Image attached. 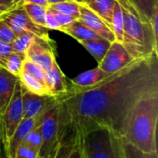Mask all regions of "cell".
<instances>
[{
    "mask_svg": "<svg viewBox=\"0 0 158 158\" xmlns=\"http://www.w3.org/2000/svg\"><path fill=\"white\" fill-rule=\"evenodd\" d=\"M48 9H50V10L52 11L53 15H54V16H55V18L56 19L57 22L59 23V25H60L61 29H62V28H65V27H67V26H69V24H71L73 21L77 20L75 18H73V17H71V16H69V15L63 14V13H61V12L56 11V10L51 9V8H48ZM61 29H60V30H61Z\"/></svg>",
    "mask_w": 158,
    "mask_h": 158,
    "instance_id": "obj_32",
    "label": "cell"
},
{
    "mask_svg": "<svg viewBox=\"0 0 158 158\" xmlns=\"http://www.w3.org/2000/svg\"><path fill=\"white\" fill-rule=\"evenodd\" d=\"M44 86L46 87L48 94L53 96H60L64 94L69 88L66 77L60 69L56 60L52 63L51 68L45 72Z\"/></svg>",
    "mask_w": 158,
    "mask_h": 158,
    "instance_id": "obj_13",
    "label": "cell"
},
{
    "mask_svg": "<svg viewBox=\"0 0 158 158\" xmlns=\"http://www.w3.org/2000/svg\"><path fill=\"white\" fill-rule=\"evenodd\" d=\"M140 14L150 20L155 9L158 6V0H130Z\"/></svg>",
    "mask_w": 158,
    "mask_h": 158,
    "instance_id": "obj_25",
    "label": "cell"
},
{
    "mask_svg": "<svg viewBox=\"0 0 158 158\" xmlns=\"http://www.w3.org/2000/svg\"><path fill=\"white\" fill-rule=\"evenodd\" d=\"M47 8H51L56 11L61 12L63 14L71 16L76 19H79L80 18V4L73 1H66L61 3L52 4L49 5Z\"/></svg>",
    "mask_w": 158,
    "mask_h": 158,
    "instance_id": "obj_24",
    "label": "cell"
},
{
    "mask_svg": "<svg viewBox=\"0 0 158 158\" xmlns=\"http://www.w3.org/2000/svg\"><path fill=\"white\" fill-rule=\"evenodd\" d=\"M6 105L4 104V102L1 100V98H0V116L3 114V112H4V110H5V108H6Z\"/></svg>",
    "mask_w": 158,
    "mask_h": 158,
    "instance_id": "obj_41",
    "label": "cell"
},
{
    "mask_svg": "<svg viewBox=\"0 0 158 158\" xmlns=\"http://www.w3.org/2000/svg\"><path fill=\"white\" fill-rule=\"evenodd\" d=\"M80 44H82V46L94 56L97 63H100L110 47L111 42L104 38H97L82 41Z\"/></svg>",
    "mask_w": 158,
    "mask_h": 158,
    "instance_id": "obj_18",
    "label": "cell"
},
{
    "mask_svg": "<svg viewBox=\"0 0 158 158\" xmlns=\"http://www.w3.org/2000/svg\"><path fill=\"white\" fill-rule=\"evenodd\" d=\"M133 60L132 56L126 50L122 43L114 41L111 43L104 58L98 63V67L107 74L115 73Z\"/></svg>",
    "mask_w": 158,
    "mask_h": 158,
    "instance_id": "obj_9",
    "label": "cell"
},
{
    "mask_svg": "<svg viewBox=\"0 0 158 158\" xmlns=\"http://www.w3.org/2000/svg\"><path fill=\"white\" fill-rule=\"evenodd\" d=\"M14 7H9V6H0V17L4 14H6V12L12 10Z\"/></svg>",
    "mask_w": 158,
    "mask_h": 158,
    "instance_id": "obj_39",
    "label": "cell"
},
{
    "mask_svg": "<svg viewBox=\"0 0 158 158\" xmlns=\"http://www.w3.org/2000/svg\"><path fill=\"white\" fill-rule=\"evenodd\" d=\"M39 129L43 142L39 152V156L50 158L63 138V131L60 122L59 100L56 106L45 113Z\"/></svg>",
    "mask_w": 158,
    "mask_h": 158,
    "instance_id": "obj_5",
    "label": "cell"
},
{
    "mask_svg": "<svg viewBox=\"0 0 158 158\" xmlns=\"http://www.w3.org/2000/svg\"><path fill=\"white\" fill-rule=\"evenodd\" d=\"M79 19L88 28L94 31L99 37L104 38L111 43L116 41L115 35L110 27L95 13L83 5H80Z\"/></svg>",
    "mask_w": 158,
    "mask_h": 158,
    "instance_id": "obj_12",
    "label": "cell"
},
{
    "mask_svg": "<svg viewBox=\"0 0 158 158\" xmlns=\"http://www.w3.org/2000/svg\"><path fill=\"white\" fill-rule=\"evenodd\" d=\"M158 93L142 98L134 106L123 140L144 153L157 152Z\"/></svg>",
    "mask_w": 158,
    "mask_h": 158,
    "instance_id": "obj_2",
    "label": "cell"
},
{
    "mask_svg": "<svg viewBox=\"0 0 158 158\" xmlns=\"http://www.w3.org/2000/svg\"><path fill=\"white\" fill-rule=\"evenodd\" d=\"M26 58L38 65L46 72L56 59L53 42L36 36L26 52Z\"/></svg>",
    "mask_w": 158,
    "mask_h": 158,
    "instance_id": "obj_10",
    "label": "cell"
},
{
    "mask_svg": "<svg viewBox=\"0 0 158 158\" xmlns=\"http://www.w3.org/2000/svg\"><path fill=\"white\" fill-rule=\"evenodd\" d=\"M3 154L6 156V152H5V144H4L3 134H2V129H1V124H0V158H2Z\"/></svg>",
    "mask_w": 158,
    "mask_h": 158,
    "instance_id": "obj_38",
    "label": "cell"
},
{
    "mask_svg": "<svg viewBox=\"0 0 158 158\" xmlns=\"http://www.w3.org/2000/svg\"><path fill=\"white\" fill-rule=\"evenodd\" d=\"M0 19H3L11 28L16 36L22 32L28 31L44 40H51L47 29L33 23L21 6L15 7L2 15Z\"/></svg>",
    "mask_w": 158,
    "mask_h": 158,
    "instance_id": "obj_7",
    "label": "cell"
},
{
    "mask_svg": "<svg viewBox=\"0 0 158 158\" xmlns=\"http://www.w3.org/2000/svg\"><path fill=\"white\" fill-rule=\"evenodd\" d=\"M42 143L43 142H42L40 129H39V127H37L27 134V136L25 137V139L23 140L21 144L31 150L37 152L39 155L40 149L42 147Z\"/></svg>",
    "mask_w": 158,
    "mask_h": 158,
    "instance_id": "obj_26",
    "label": "cell"
},
{
    "mask_svg": "<svg viewBox=\"0 0 158 158\" xmlns=\"http://www.w3.org/2000/svg\"><path fill=\"white\" fill-rule=\"evenodd\" d=\"M158 93V54L133 59L98 84L69 85L57 96L63 137L80 141L88 132L106 129L123 138L131 114L144 96Z\"/></svg>",
    "mask_w": 158,
    "mask_h": 158,
    "instance_id": "obj_1",
    "label": "cell"
},
{
    "mask_svg": "<svg viewBox=\"0 0 158 158\" xmlns=\"http://www.w3.org/2000/svg\"><path fill=\"white\" fill-rule=\"evenodd\" d=\"M13 1H18V2H20L21 3V0H13Z\"/></svg>",
    "mask_w": 158,
    "mask_h": 158,
    "instance_id": "obj_43",
    "label": "cell"
},
{
    "mask_svg": "<svg viewBox=\"0 0 158 158\" xmlns=\"http://www.w3.org/2000/svg\"><path fill=\"white\" fill-rule=\"evenodd\" d=\"M48 5L52 4H56V3H61V2H66V1H70V0H46Z\"/></svg>",
    "mask_w": 158,
    "mask_h": 158,
    "instance_id": "obj_40",
    "label": "cell"
},
{
    "mask_svg": "<svg viewBox=\"0 0 158 158\" xmlns=\"http://www.w3.org/2000/svg\"><path fill=\"white\" fill-rule=\"evenodd\" d=\"M78 142L82 158H124L123 139L106 129H98L85 134Z\"/></svg>",
    "mask_w": 158,
    "mask_h": 158,
    "instance_id": "obj_4",
    "label": "cell"
},
{
    "mask_svg": "<svg viewBox=\"0 0 158 158\" xmlns=\"http://www.w3.org/2000/svg\"><path fill=\"white\" fill-rule=\"evenodd\" d=\"M18 81L19 77L0 67V98L6 106L9 102Z\"/></svg>",
    "mask_w": 158,
    "mask_h": 158,
    "instance_id": "obj_17",
    "label": "cell"
},
{
    "mask_svg": "<svg viewBox=\"0 0 158 158\" xmlns=\"http://www.w3.org/2000/svg\"><path fill=\"white\" fill-rule=\"evenodd\" d=\"M108 75L110 74L106 73L99 67H96L93 69L84 71L73 78L70 81V84L79 88H88L98 84Z\"/></svg>",
    "mask_w": 158,
    "mask_h": 158,
    "instance_id": "obj_14",
    "label": "cell"
},
{
    "mask_svg": "<svg viewBox=\"0 0 158 158\" xmlns=\"http://www.w3.org/2000/svg\"><path fill=\"white\" fill-rule=\"evenodd\" d=\"M22 71L27 73L28 75L31 76L32 78L36 79L41 83L44 84V77H45V71L41 69L38 65L34 64L31 60L25 58L22 66Z\"/></svg>",
    "mask_w": 158,
    "mask_h": 158,
    "instance_id": "obj_28",
    "label": "cell"
},
{
    "mask_svg": "<svg viewBox=\"0 0 158 158\" xmlns=\"http://www.w3.org/2000/svg\"><path fill=\"white\" fill-rule=\"evenodd\" d=\"M36 35H34L31 32H22L19 35L16 36L15 40L11 43L12 50L13 52H18V53H24L26 54L27 50L34 41Z\"/></svg>",
    "mask_w": 158,
    "mask_h": 158,
    "instance_id": "obj_23",
    "label": "cell"
},
{
    "mask_svg": "<svg viewBox=\"0 0 158 158\" xmlns=\"http://www.w3.org/2000/svg\"><path fill=\"white\" fill-rule=\"evenodd\" d=\"M16 38V35L14 34L11 28L3 20L0 19V41L11 44Z\"/></svg>",
    "mask_w": 158,
    "mask_h": 158,
    "instance_id": "obj_30",
    "label": "cell"
},
{
    "mask_svg": "<svg viewBox=\"0 0 158 158\" xmlns=\"http://www.w3.org/2000/svg\"><path fill=\"white\" fill-rule=\"evenodd\" d=\"M29 3H31V4H37V5H40V6H45V7H48V6H49L46 0H21L20 6H22L23 4H29Z\"/></svg>",
    "mask_w": 158,
    "mask_h": 158,
    "instance_id": "obj_36",
    "label": "cell"
},
{
    "mask_svg": "<svg viewBox=\"0 0 158 158\" xmlns=\"http://www.w3.org/2000/svg\"><path fill=\"white\" fill-rule=\"evenodd\" d=\"M68 158H82L81 147V144L78 142H75L74 146H73V148H72V150H71V152H70V154H69Z\"/></svg>",
    "mask_w": 158,
    "mask_h": 158,
    "instance_id": "obj_35",
    "label": "cell"
},
{
    "mask_svg": "<svg viewBox=\"0 0 158 158\" xmlns=\"http://www.w3.org/2000/svg\"><path fill=\"white\" fill-rule=\"evenodd\" d=\"M44 27L47 30H52V31H60L61 29L59 23L57 22L56 19L53 15L52 11L48 8L44 16Z\"/></svg>",
    "mask_w": 158,
    "mask_h": 158,
    "instance_id": "obj_31",
    "label": "cell"
},
{
    "mask_svg": "<svg viewBox=\"0 0 158 158\" xmlns=\"http://www.w3.org/2000/svg\"><path fill=\"white\" fill-rule=\"evenodd\" d=\"M123 149H124V158H158V152L144 153L137 149L136 147L127 143L124 140H123Z\"/></svg>",
    "mask_w": 158,
    "mask_h": 158,
    "instance_id": "obj_29",
    "label": "cell"
},
{
    "mask_svg": "<svg viewBox=\"0 0 158 158\" xmlns=\"http://www.w3.org/2000/svg\"><path fill=\"white\" fill-rule=\"evenodd\" d=\"M23 118L24 115L21 96V86L19 80L9 102L7 103L3 114L0 116V124L2 129L5 149L12 135L14 134L16 129Z\"/></svg>",
    "mask_w": 158,
    "mask_h": 158,
    "instance_id": "obj_6",
    "label": "cell"
},
{
    "mask_svg": "<svg viewBox=\"0 0 158 158\" xmlns=\"http://www.w3.org/2000/svg\"><path fill=\"white\" fill-rule=\"evenodd\" d=\"M123 15L122 44L133 59L158 54V39L156 38L150 20L143 17L130 0H117Z\"/></svg>",
    "mask_w": 158,
    "mask_h": 158,
    "instance_id": "obj_3",
    "label": "cell"
},
{
    "mask_svg": "<svg viewBox=\"0 0 158 158\" xmlns=\"http://www.w3.org/2000/svg\"><path fill=\"white\" fill-rule=\"evenodd\" d=\"M19 80L21 88L27 92H30L31 94H38V95L49 94L44 84L41 83L36 79L32 78L31 76L28 75L27 73L23 71H21V73L19 75Z\"/></svg>",
    "mask_w": 158,
    "mask_h": 158,
    "instance_id": "obj_20",
    "label": "cell"
},
{
    "mask_svg": "<svg viewBox=\"0 0 158 158\" xmlns=\"http://www.w3.org/2000/svg\"><path fill=\"white\" fill-rule=\"evenodd\" d=\"M60 31L69 34V36H71L75 40H77L79 43H81L82 41H86V40L101 38L94 31H92L85 24H83L80 19L73 21L71 24H69V26H67L65 28H62L60 30Z\"/></svg>",
    "mask_w": 158,
    "mask_h": 158,
    "instance_id": "obj_16",
    "label": "cell"
},
{
    "mask_svg": "<svg viewBox=\"0 0 158 158\" xmlns=\"http://www.w3.org/2000/svg\"><path fill=\"white\" fill-rule=\"evenodd\" d=\"M24 118H36L45 114L58 103V97L45 94L38 95L21 88Z\"/></svg>",
    "mask_w": 158,
    "mask_h": 158,
    "instance_id": "obj_8",
    "label": "cell"
},
{
    "mask_svg": "<svg viewBox=\"0 0 158 158\" xmlns=\"http://www.w3.org/2000/svg\"><path fill=\"white\" fill-rule=\"evenodd\" d=\"M38 156H39V155L37 152L31 150L21 144L16 153L15 158H37Z\"/></svg>",
    "mask_w": 158,
    "mask_h": 158,
    "instance_id": "obj_33",
    "label": "cell"
},
{
    "mask_svg": "<svg viewBox=\"0 0 158 158\" xmlns=\"http://www.w3.org/2000/svg\"><path fill=\"white\" fill-rule=\"evenodd\" d=\"M74 143L75 142L72 137L64 136L51 156V158H68L74 146Z\"/></svg>",
    "mask_w": 158,
    "mask_h": 158,
    "instance_id": "obj_27",
    "label": "cell"
},
{
    "mask_svg": "<svg viewBox=\"0 0 158 158\" xmlns=\"http://www.w3.org/2000/svg\"><path fill=\"white\" fill-rule=\"evenodd\" d=\"M25 58L26 54L12 52L0 62V67H3L11 74L19 77V75L22 71V66Z\"/></svg>",
    "mask_w": 158,
    "mask_h": 158,
    "instance_id": "obj_19",
    "label": "cell"
},
{
    "mask_svg": "<svg viewBox=\"0 0 158 158\" xmlns=\"http://www.w3.org/2000/svg\"><path fill=\"white\" fill-rule=\"evenodd\" d=\"M21 6L33 23H35L38 26L45 28L44 27V16H45L47 7L37 5V4H31V3L23 4Z\"/></svg>",
    "mask_w": 158,
    "mask_h": 158,
    "instance_id": "obj_22",
    "label": "cell"
},
{
    "mask_svg": "<svg viewBox=\"0 0 158 158\" xmlns=\"http://www.w3.org/2000/svg\"><path fill=\"white\" fill-rule=\"evenodd\" d=\"M110 28L115 35L116 41L122 43L123 42V31H124V24H123V15L119 3L116 0L114 5V9L112 12Z\"/></svg>",
    "mask_w": 158,
    "mask_h": 158,
    "instance_id": "obj_21",
    "label": "cell"
},
{
    "mask_svg": "<svg viewBox=\"0 0 158 158\" xmlns=\"http://www.w3.org/2000/svg\"><path fill=\"white\" fill-rule=\"evenodd\" d=\"M70 1L76 2V3H78V4H80V5H81V4L83 3V0H70Z\"/></svg>",
    "mask_w": 158,
    "mask_h": 158,
    "instance_id": "obj_42",
    "label": "cell"
},
{
    "mask_svg": "<svg viewBox=\"0 0 158 158\" xmlns=\"http://www.w3.org/2000/svg\"><path fill=\"white\" fill-rule=\"evenodd\" d=\"M0 6H6L9 7H18L20 6V2L13 0H0Z\"/></svg>",
    "mask_w": 158,
    "mask_h": 158,
    "instance_id": "obj_37",
    "label": "cell"
},
{
    "mask_svg": "<svg viewBox=\"0 0 158 158\" xmlns=\"http://www.w3.org/2000/svg\"><path fill=\"white\" fill-rule=\"evenodd\" d=\"M45 114L43 116L36 118H23L18 128L16 129L14 134L12 135L11 139L9 140L5 151H6V157L15 158L16 153L19 147L21 145L23 140L27 136V134L34 130L35 128L39 127L44 118Z\"/></svg>",
    "mask_w": 158,
    "mask_h": 158,
    "instance_id": "obj_11",
    "label": "cell"
},
{
    "mask_svg": "<svg viewBox=\"0 0 158 158\" xmlns=\"http://www.w3.org/2000/svg\"><path fill=\"white\" fill-rule=\"evenodd\" d=\"M37 158H43V157H40V156H38V157H37ZM50 158H51V157H50Z\"/></svg>",
    "mask_w": 158,
    "mask_h": 158,
    "instance_id": "obj_44",
    "label": "cell"
},
{
    "mask_svg": "<svg viewBox=\"0 0 158 158\" xmlns=\"http://www.w3.org/2000/svg\"><path fill=\"white\" fill-rule=\"evenodd\" d=\"M12 52H13V50H12L11 44L0 41V62L3 59H5Z\"/></svg>",
    "mask_w": 158,
    "mask_h": 158,
    "instance_id": "obj_34",
    "label": "cell"
},
{
    "mask_svg": "<svg viewBox=\"0 0 158 158\" xmlns=\"http://www.w3.org/2000/svg\"><path fill=\"white\" fill-rule=\"evenodd\" d=\"M116 0H83L81 5L99 16L109 27ZM111 29V28H110Z\"/></svg>",
    "mask_w": 158,
    "mask_h": 158,
    "instance_id": "obj_15",
    "label": "cell"
}]
</instances>
